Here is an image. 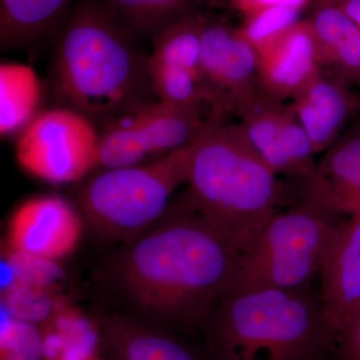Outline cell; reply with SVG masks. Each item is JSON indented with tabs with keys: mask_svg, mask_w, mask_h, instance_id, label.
Segmentation results:
<instances>
[{
	"mask_svg": "<svg viewBox=\"0 0 360 360\" xmlns=\"http://www.w3.org/2000/svg\"><path fill=\"white\" fill-rule=\"evenodd\" d=\"M82 217L65 198L35 196L11 215L6 245L21 252L60 262L77 250Z\"/></svg>",
	"mask_w": 360,
	"mask_h": 360,
	"instance_id": "11",
	"label": "cell"
},
{
	"mask_svg": "<svg viewBox=\"0 0 360 360\" xmlns=\"http://www.w3.org/2000/svg\"><path fill=\"white\" fill-rule=\"evenodd\" d=\"M1 259L6 260L13 269L18 285L56 288V284L63 277L58 262L21 252L6 245L2 248Z\"/></svg>",
	"mask_w": 360,
	"mask_h": 360,
	"instance_id": "24",
	"label": "cell"
},
{
	"mask_svg": "<svg viewBox=\"0 0 360 360\" xmlns=\"http://www.w3.org/2000/svg\"><path fill=\"white\" fill-rule=\"evenodd\" d=\"M45 84L32 66L9 63L0 66V134H20L39 115Z\"/></svg>",
	"mask_w": 360,
	"mask_h": 360,
	"instance_id": "19",
	"label": "cell"
},
{
	"mask_svg": "<svg viewBox=\"0 0 360 360\" xmlns=\"http://www.w3.org/2000/svg\"><path fill=\"white\" fill-rule=\"evenodd\" d=\"M359 110H360V103H359Z\"/></svg>",
	"mask_w": 360,
	"mask_h": 360,
	"instance_id": "31",
	"label": "cell"
},
{
	"mask_svg": "<svg viewBox=\"0 0 360 360\" xmlns=\"http://www.w3.org/2000/svg\"><path fill=\"white\" fill-rule=\"evenodd\" d=\"M101 132L77 111L51 108L40 112L18 136L15 155L27 174L65 184L82 181L97 169Z\"/></svg>",
	"mask_w": 360,
	"mask_h": 360,
	"instance_id": "8",
	"label": "cell"
},
{
	"mask_svg": "<svg viewBox=\"0 0 360 360\" xmlns=\"http://www.w3.org/2000/svg\"><path fill=\"white\" fill-rule=\"evenodd\" d=\"M340 7L360 30V0H328Z\"/></svg>",
	"mask_w": 360,
	"mask_h": 360,
	"instance_id": "28",
	"label": "cell"
},
{
	"mask_svg": "<svg viewBox=\"0 0 360 360\" xmlns=\"http://www.w3.org/2000/svg\"><path fill=\"white\" fill-rule=\"evenodd\" d=\"M330 360H360V309L338 333Z\"/></svg>",
	"mask_w": 360,
	"mask_h": 360,
	"instance_id": "26",
	"label": "cell"
},
{
	"mask_svg": "<svg viewBox=\"0 0 360 360\" xmlns=\"http://www.w3.org/2000/svg\"><path fill=\"white\" fill-rule=\"evenodd\" d=\"M191 146L148 165L103 170L78 193L85 219L101 236L127 243L160 222L175 191L186 184Z\"/></svg>",
	"mask_w": 360,
	"mask_h": 360,
	"instance_id": "5",
	"label": "cell"
},
{
	"mask_svg": "<svg viewBox=\"0 0 360 360\" xmlns=\"http://www.w3.org/2000/svg\"><path fill=\"white\" fill-rule=\"evenodd\" d=\"M319 278L324 314L340 333L360 309V212L341 221Z\"/></svg>",
	"mask_w": 360,
	"mask_h": 360,
	"instance_id": "14",
	"label": "cell"
},
{
	"mask_svg": "<svg viewBox=\"0 0 360 360\" xmlns=\"http://www.w3.org/2000/svg\"><path fill=\"white\" fill-rule=\"evenodd\" d=\"M1 305L18 321L42 329L70 303L56 288L16 285L1 293Z\"/></svg>",
	"mask_w": 360,
	"mask_h": 360,
	"instance_id": "22",
	"label": "cell"
},
{
	"mask_svg": "<svg viewBox=\"0 0 360 360\" xmlns=\"http://www.w3.org/2000/svg\"><path fill=\"white\" fill-rule=\"evenodd\" d=\"M285 103L260 92L238 111V124L257 155L278 176L304 184L314 174L317 155L290 104Z\"/></svg>",
	"mask_w": 360,
	"mask_h": 360,
	"instance_id": "10",
	"label": "cell"
},
{
	"mask_svg": "<svg viewBox=\"0 0 360 360\" xmlns=\"http://www.w3.org/2000/svg\"><path fill=\"white\" fill-rule=\"evenodd\" d=\"M0 360H45L41 328L18 321L2 305Z\"/></svg>",
	"mask_w": 360,
	"mask_h": 360,
	"instance_id": "23",
	"label": "cell"
},
{
	"mask_svg": "<svg viewBox=\"0 0 360 360\" xmlns=\"http://www.w3.org/2000/svg\"><path fill=\"white\" fill-rule=\"evenodd\" d=\"M338 73L322 70L292 99L290 105L309 135L316 155L328 150L340 139L359 103Z\"/></svg>",
	"mask_w": 360,
	"mask_h": 360,
	"instance_id": "15",
	"label": "cell"
},
{
	"mask_svg": "<svg viewBox=\"0 0 360 360\" xmlns=\"http://www.w3.org/2000/svg\"><path fill=\"white\" fill-rule=\"evenodd\" d=\"M342 220L307 203L278 212L239 255L227 285L309 290Z\"/></svg>",
	"mask_w": 360,
	"mask_h": 360,
	"instance_id": "6",
	"label": "cell"
},
{
	"mask_svg": "<svg viewBox=\"0 0 360 360\" xmlns=\"http://www.w3.org/2000/svg\"><path fill=\"white\" fill-rule=\"evenodd\" d=\"M201 335L210 360H330L338 333L310 290L227 285Z\"/></svg>",
	"mask_w": 360,
	"mask_h": 360,
	"instance_id": "3",
	"label": "cell"
},
{
	"mask_svg": "<svg viewBox=\"0 0 360 360\" xmlns=\"http://www.w3.org/2000/svg\"><path fill=\"white\" fill-rule=\"evenodd\" d=\"M106 360H210L184 336L155 328L123 314L99 323Z\"/></svg>",
	"mask_w": 360,
	"mask_h": 360,
	"instance_id": "16",
	"label": "cell"
},
{
	"mask_svg": "<svg viewBox=\"0 0 360 360\" xmlns=\"http://www.w3.org/2000/svg\"><path fill=\"white\" fill-rule=\"evenodd\" d=\"M82 360H105L103 359V357L101 356V354H96L91 355V356L86 357V359Z\"/></svg>",
	"mask_w": 360,
	"mask_h": 360,
	"instance_id": "30",
	"label": "cell"
},
{
	"mask_svg": "<svg viewBox=\"0 0 360 360\" xmlns=\"http://www.w3.org/2000/svg\"><path fill=\"white\" fill-rule=\"evenodd\" d=\"M136 37L153 39L167 26L200 11L195 0H103Z\"/></svg>",
	"mask_w": 360,
	"mask_h": 360,
	"instance_id": "21",
	"label": "cell"
},
{
	"mask_svg": "<svg viewBox=\"0 0 360 360\" xmlns=\"http://www.w3.org/2000/svg\"><path fill=\"white\" fill-rule=\"evenodd\" d=\"M73 0H1L0 46L35 51L53 37Z\"/></svg>",
	"mask_w": 360,
	"mask_h": 360,
	"instance_id": "17",
	"label": "cell"
},
{
	"mask_svg": "<svg viewBox=\"0 0 360 360\" xmlns=\"http://www.w3.org/2000/svg\"><path fill=\"white\" fill-rule=\"evenodd\" d=\"M309 1L310 0H227V4L248 16L251 13H257L260 9L265 8V7L274 6L304 8Z\"/></svg>",
	"mask_w": 360,
	"mask_h": 360,
	"instance_id": "27",
	"label": "cell"
},
{
	"mask_svg": "<svg viewBox=\"0 0 360 360\" xmlns=\"http://www.w3.org/2000/svg\"><path fill=\"white\" fill-rule=\"evenodd\" d=\"M186 193L177 210L198 213L239 255L278 212L283 188L238 123H212L191 144Z\"/></svg>",
	"mask_w": 360,
	"mask_h": 360,
	"instance_id": "4",
	"label": "cell"
},
{
	"mask_svg": "<svg viewBox=\"0 0 360 360\" xmlns=\"http://www.w3.org/2000/svg\"><path fill=\"white\" fill-rule=\"evenodd\" d=\"M257 49L260 91L276 101H292L324 70L309 20L298 21Z\"/></svg>",
	"mask_w": 360,
	"mask_h": 360,
	"instance_id": "12",
	"label": "cell"
},
{
	"mask_svg": "<svg viewBox=\"0 0 360 360\" xmlns=\"http://www.w3.org/2000/svg\"><path fill=\"white\" fill-rule=\"evenodd\" d=\"M221 117L210 106L155 103L120 118L101 132L98 169L141 165L153 155H165L191 146Z\"/></svg>",
	"mask_w": 360,
	"mask_h": 360,
	"instance_id": "7",
	"label": "cell"
},
{
	"mask_svg": "<svg viewBox=\"0 0 360 360\" xmlns=\"http://www.w3.org/2000/svg\"><path fill=\"white\" fill-rule=\"evenodd\" d=\"M239 253L198 213L174 210L108 265L127 316L168 333H202Z\"/></svg>",
	"mask_w": 360,
	"mask_h": 360,
	"instance_id": "1",
	"label": "cell"
},
{
	"mask_svg": "<svg viewBox=\"0 0 360 360\" xmlns=\"http://www.w3.org/2000/svg\"><path fill=\"white\" fill-rule=\"evenodd\" d=\"M322 65L348 82H360V30L335 2L319 0L309 18Z\"/></svg>",
	"mask_w": 360,
	"mask_h": 360,
	"instance_id": "18",
	"label": "cell"
},
{
	"mask_svg": "<svg viewBox=\"0 0 360 360\" xmlns=\"http://www.w3.org/2000/svg\"><path fill=\"white\" fill-rule=\"evenodd\" d=\"M303 9L274 6L246 16L241 32L255 49L285 32L300 21Z\"/></svg>",
	"mask_w": 360,
	"mask_h": 360,
	"instance_id": "25",
	"label": "cell"
},
{
	"mask_svg": "<svg viewBox=\"0 0 360 360\" xmlns=\"http://www.w3.org/2000/svg\"><path fill=\"white\" fill-rule=\"evenodd\" d=\"M41 330L45 360H82L101 352L99 324L70 304Z\"/></svg>",
	"mask_w": 360,
	"mask_h": 360,
	"instance_id": "20",
	"label": "cell"
},
{
	"mask_svg": "<svg viewBox=\"0 0 360 360\" xmlns=\"http://www.w3.org/2000/svg\"><path fill=\"white\" fill-rule=\"evenodd\" d=\"M200 70L214 110L238 115L260 94L257 49L240 28L214 14L201 18Z\"/></svg>",
	"mask_w": 360,
	"mask_h": 360,
	"instance_id": "9",
	"label": "cell"
},
{
	"mask_svg": "<svg viewBox=\"0 0 360 360\" xmlns=\"http://www.w3.org/2000/svg\"><path fill=\"white\" fill-rule=\"evenodd\" d=\"M136 37L103 0H79L52 37L45 84L51 108L77 111L104 129L158 101Z\"/></svg>",
	"mask_w": 360,
	"mask_h": 360,
	"instance_id": "2",
	"label": "cell"
},
{
	"mask_svg": "<svg viewBox=\"0 0 360 360\" xmlns=\"http://www.w3.org/2000/svg\"><path fill=\"white\" fill-rule=\"evenodd\" d=\"M302 202L338 217L360 212V129L324 151L303 184Z\"/></svg>",
	"mask_w": 360,
	"mask_h": 360,
	"instance_id": "13",
	"label": "cell"
},
{
	"mask_svg": "<svg viewBox=\"0 0 360 360\" xmlns=\"http://www.w3.org/2000/svg\"><path fill=\"white\" fill-rule=\"evenodd\" d=\"M196 4L201 8H215V7H221L227 4V0H195Z\"/></svg>",
	"mask_w": 360,
	"mask_h": 360,
	"instance_id": "29",
	"label": "cell"
}]
</instances>
